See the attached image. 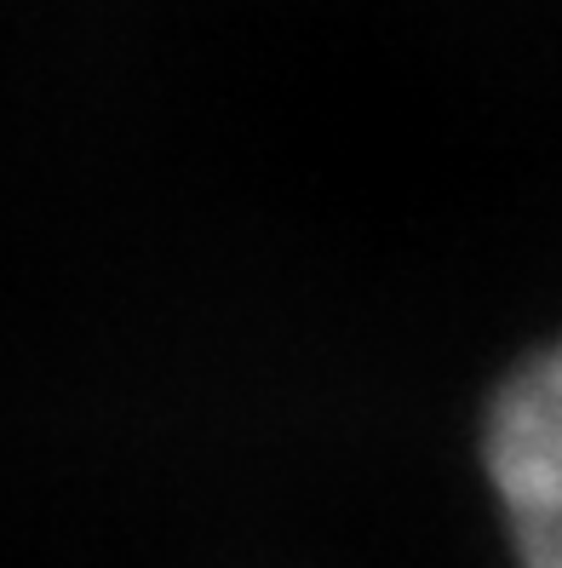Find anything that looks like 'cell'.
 Segmentation results:
<instances>
[{"label": "cell", "mask_w": 562, "mask_h": 568, "mask_svg": "<svg viewBox=\"0 0 562 568\" xmlns=\"http://www.w3.org/2000/svg\"><path fill=\"white\" fill-rule=\"evenodd\" d=\"M488 477L522 568H562V345L522 362L493 396Z\"/></svg>", "instance_id": "6da1fadb"}]
</instances>
